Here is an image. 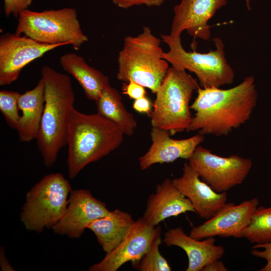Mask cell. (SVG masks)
Returning a JSON list of instances; mask_svg holds the SVG:
<instances>
[{
  "label": "cell",
  "instance_id": "1",
  "mask_svg": "<svg viewBox=\"0 0 271 271\" xmlns=\"http://www.w3.org/2000/svg\"><path fill=\"white\" fill-rule=\"evenodd\" d=\"M197 91V96L190 105L195 113L187 132L226 136L250 119L257 104L258 93L252 75L229 89L200 87Z\"/></svg>",
  "mask_w": 271,
  "mask_h": 271
},
{
  "label": "cell",
  "instance_id": "2",
  "mask_svg": "<svg viewBox=\"0 0 271 271\" xmlns=\"http://www.w3.org/2000/svg\"><path fill=\"white\" fill-rule=\"evenodd\" d=\"M124 134L119 126L100 114H85L74 107L66 136L69 177L75 178L86 166L118 148Z\"/></svg>",
  "mask_w": 271,
  "mask_h": 271
},
{
  "label": "cell",
  "instance_id": "3",
  "mask_svg": "<svg viewBox=\"0 0 271 271\" xmlns=\"http://www.w3.org/2000/svg\"><path fill=\"white\" fill-rule=\"evenodd\" d=\"M41 74L45 84V105L36 140L44 164L49 167L55 164L59 152L66 145L75 94L68 75L47 65L42 67Z\"/></svg>",
  "mask_w": 271,
  "mask_h": 271
},
{
  "label": "cell",
  "instance_id": "4",
  "mask_svg": "<svg viewBox=\"0 0 271 271\" xmlns=\"http://www.w3.org/2000/svg\"><path fill=\"white\" fill-rule=\"evenodd\" d=\"M161 43L148 26L136 36L125 37L118 56L117 79L132 80L156 93L169 68Z\"/></svg>",
  "mask_w": 271,
  "mask_h": 271
},
{
  "label": "cell",
  "instance_id": "5",
  "mask_svg": "<svg viewBox=\"0 0 271 271\" xmlns=\"http://www.w3.org/2000/svg\"><path fill=\"white\" fill-rule=\"evenodd\" d=\"M199 87L197 79L186 70L169 67L156 92L149 115L152 126L168 130L171 136L186 131L192 118L190 101Z\"/></svg>",
  "mask_w": 271,
  "mask_h": 271
},
{
  "label": "cell",
  "instance_id": "6",
  "mask_svg": "<svg viewBox=\"0 0 271 271\" xmlns=\"http://www.w3.org/2000/svg\"><path fill=\"white\" fill-rule=\"evenodd\" d=\"M163 41L169 48L164 52L163 59L176 69L188 70L194 73L203 88L217 87L231 84L234 72L227 62L222 40L215 37L213 40L215 49L206 53L186 51L181 43V37L161 34Z\"/></svg>",
  "mask_w": 271,
  "mask_h": 271
},
{
  "label": "cell",
  "instance_id": "7",
  "mask_svg": "<svg viewBox=\"0 0 271 271\" xmlns=\"http://www.w3.org/2000/svg\"><path fill=\"white\" fill-rule=\"evenodd\" d=\"M17 34L25 35L39 43L65 46L78 50L88 41L71 8L35 12L26 9L18 16Z\"/></svg>",
  "mask_w": 271,
  "mask_h": 271
},
{
  "label": "cell",
  "instance_id": "8",
  "mask_svg": "<svg viewBox=\"0 0 271 271\" xmlns=\"http://www.w3.org/2000/svg\"><path fill=\"white\" fill-rule=\"evenodd\" d=\"M71 185L59 173L45 176L28 192L21 220L29 231L52 228L66 212Z\"/></svg>",
  "mask_w": 271,
  "mask_h": 271
},
{
  "label": "cell",
  "instance_id": "9",
  "mask_svg": "<svg viewBox=\"0 0 271 271\" xmlns=\"http://www.w3.org/2000/svg\"><path fill=\"white\" fill-rule=\"evenodd\" d=\"M188 160L201 179L218 193L241 184L252 166L249 159L236 155L219 156L200 145Z\"/></svg>",
  "mask_w": 271,
  "mask_h": 271
},
{
  "label": "cell",
  "instance_id": "10",
  "mask_svg": "<svg viewBox=\"0 0 271 271\" xmlns=\"http://www.w3.org/2000/svg\"><path fill=\"white\" fill-rule=\"evenodd\" d=\"M61 46L41 43L16 33L4 34L0 37V85L11 84L26 65Z\"/></svg>",
  "mask_w": 271,
  "mask_h": 271
},
{
  "label": "cell",
  "instance_id": "11",
  "mask_svg": "<svg viewBox=\"0 0 271 271\" xmlns=\"http://www.w3.org/2000/svg\"><path fill=\"white\" fill-rule=\"evenodd\" d=\"M258 205V200L256 197L237 205L226 203L211 218L192 227L189 235L198 240L216 236L241 238L242 232L249 223Z\"/></svg>",
  "mask_w": 271,
  "mask_h": 271
},
{
  "label": "cell",
  "instance_id": "12",
  "mask_svg": "<svg viewBox=\"0 0 271 271\" xmlns=\"http://www.w3.org/2000/svg\"><path fill=\"white\" fill-rule=\"evenodd\" d=\"M109 212L106 204L89 190H72L66 212L52 229L55 233L78 238L91 222Z\"/></svg>",
  "mask_w": 271,
  "mask_h": 271
},
{
  "label": "cell",
  "instance_id": "13",
  "mask_svg": "<svg viewBox=\"0 0 271 271\" xmlns=\"http://www.w3.org/2000/svg\"><path fill=\"white\" fill-rule=\"evenodd\" d=\"M161 234L160 226L148 223L143 217L136 222L127 236L99 262L90 266V271H116L127 262L139 259L147 251L154 238Z\"/></svg>",
  "mask_w": 271,
  "mask_h": 271
},
{
  "label": "cell",
  "instance_id": "14",
  "mask_svg": "<svg viewBox=\"0 0 271 271\" xmlns=\"http://www.w3.org/2000/svg\"><path fill=\"white\" fill-rule=\"evenodd\" d=\"M227 3V0H181L174 7L170 35L181 37L186 31L194 39H209L211 30L208 21Z\"/></svg>",
  "mask_w": 271,
  "mask_h": 271
},
{
  "label": "cell",
  "instance_id": "15",
  "mask_svg": "<svg viewBox=\"0 0 271 271\" xmlns=\"http://www.w3.org/2000/svg\"><path fill=\"white\" fill-rule=\"evenodd\" d=\"M150 134L152 145L139 158V165L142 170L155 164L171 163L179 158L188 160L204 140V136L199 133L185 139H173L170 138L168 130L154 127Z\"/></svg>",
  "mask_w": 271,
  "mask_h": 271
},
{
  "label": "cell",
  "instance_id": "16",
  "mask_svg": "<svg viewBox=\"0 0 271 271\" xmlns=\"http://www.w3.org/2000/svg\"><path fill=\"white\" fill-rule=\"evenodd\" d=\"M182 171L181 177L172 180L174 185L190 200L195 213L201 218L210 219L226 203V192L213 190L187 163Z\"/></svg>",
  "mask_w": 271,
  "mask_h": 271
},
{
  "label": "cell",
  "instance_id": "17",
  "mask_svg": "<svg viewBox=\"0 0 271 271\" xmlns=\"http://www.w3.org/2000/svg\"><path fill=\"white\" fill-rule=\"evenodd\" d=\"M195 212L190 200L175 187L172 180H164L157 185L148 198L143 218L156 226L165 219L187 212Z\"/></svg>",
  "mask_w": 271,
  "mask_h": 271
},
{
  "label": "cell",
  "instance_id": "18",
  "mask_svg": "<svg viewBox=\"0 0 271 271\" xmlns=\"http://www.w3.org/2000/svg\"><path fill=\"white\" fill-rule=\"evenodd\" d=\"M163 241L167 246H177L185 251L188 258L186 271H202L207 264L220 259L225 253L222 246L215 245L214 237L196 239L187 235L181 227L169 229Z\"/></svg>",
  "mask_w": 271,
  "mask_h": 271
},
{
  "label": "cell",
  "instance_id": "19",
  "mask_svg": "<svg viewBox=\"0 0 271 271\" xmlns=\"http://www.w3.org/2000/svg\"><path fill=\"white\" fill-rule=\"evenodd\" d=\"M18 103L22 111L16 128L19 140L26 143L36 140L45 105V84L42 78L33 89L20 94Z\"/></svg>",
  "mask_w": 271,
  "mask_h": 271
},
{
  "label": "cell",
  "instance_id": "20",
  "mask_svg": "<svg viewBox=\"0 0 271 271\" xmlns=\"http://www.w3.org/2000/svg\"><path fill=\"white\" fill-rule=\"evenodd\" d=\"M136 221L128 212L116 209L91 222V230L105 253H108L124 239Z\"/></svg>",
  "mask_w": 271,
  "mask_h": 271
},
{
  "label": "cell",
  "instance_id": "21",
  "mask_svg": "<svg viewBox=\"0 0 271 271\" xmlns=\"http://www.w3.org/2000/svg\"><path fill=\"white\" fill-rule=\"evenodd\" d=\"M60 63L83 88L86 97L96 101L102 90L109 85L108 77L89 65L84 58L74 53H68L60 58Z\"/></svg>",
  "mask_w": 271,
  "mask_h": 271
},
{
  "label": "cell",
  "instance_id": "22",
  "mask_svg": "<svg viewBox=\"0 0 271 271\" xmlns=\"http://www.w3.org/2000/svg\"><path fill=\"white\" fill-rule=\"evenodd\" d=\"M97 113L112 121L130 136L133 133L137 122L133 114L125 107L118 91L110 85L101 91L95 101Z\"/></svg>",
  "mask_w": 271,
  "mask_h": 271
},
{
  "label": "cell",
  "instance_id": "23",
  "mask_svg": "<svg viewBox=\"0 0 271 271\" xmlns=\"http://www.w3.org/2000/svg\"><path fill=\"white\" fill-rule=\"evenodd\" d=\"M242 236L251 243H271V206L257 207L249 223L243 229Z\"/></svg>",
  "mask_w": 271,
  "mask_h": 271
},
{
  "label": "cell",
  "instance_id": "24",
  "mask_svg": "<svg viewBox=\"0 0 271 271\" xmlns=\"http://www.w3.org/2000/svg\"><path fill=\"white\" fill-rule=\"evenodd\" d=\"M162 243L161 234L153 240L147 251L138 260L131 262L133 268L140 271H171L172 268L161 254L159 247Z\"/></svg>",
  "mask_w": 271,
  "mask_h": 271
},
{
  "label": "cell",
  "instance_id": "25",
  "mask_svg": "<svg viewBox=\"0 0 271 271\" xmlns=\"http://www.w3.org/2000/svg\"><path fill=\"white\" fill-rule=\"evenodd\" d=\"M20 95L16 91H0V110L9 126L15 129L21 117L18 103Z\"/></svg>",
  "mask_w": 271,
  "mask_h": 271
},
{
  "label": "cell",
  "instance_id": "26",
  "mask_svg": "<svg viewBox=\"0 0 271 271\" xmlns=\"http://www.w3.org/2000/svg\"><path fill=\"white\" fill-rule=\"evenodd\" d=\"M251 253L252 255L266 260V264L259 269V271H271V243L255 244L252 247Z\"/></svg>",
  "mask_w": 271,
  "mask_h": 271
},
{
  "label": "cell",
  "instance_id": "27",
  "mask_svg": "<svg viewBox=\"0 0 271 271\" xmlns=\"http://www.w3.org/2000/svg\"><path fill=\"white\" fill-rule=\"evenodd\" d=\"M4 11L6 16L13 15L18 17L22 11L28 9L33 0H4Z\"/></svg>",
  "mask_w": 271,
  "mask_h": 271
},
{
  "label": "cell",
  "instance_id": "28",
  "mask_svg": "<svg viewBox=\"0 0 271 271\" xmlns=\"http://www.w3.org/2000/svg\"><path fill=\"white\" fill-rule=\"evenodd\" d=\"M143 86L130 80L123 83L122 86V93L127 95L134 100L146 96V92Z\"/></svg>",
  "mask_w": 271,
  "mask_h": 271
},
{
  "label": "cell",
  "instance_id": "29",
  "mask_svg": "<svg viewBox=\"0 0 271 271\" xmlns=\"http://www.w3.org/2000/svg\"><path fill=\"white\" fill-rule=\"evenodd\" d=\"M165 0H113L112 2L118 7L127 9L134 6L144 5L148 7L161 6Z\"/></svg>",
  "mask_w": 271,
  "mask_h": 271
},
{
  "label": "cell",
  "instance_id": "30",
  "mask_svg": "<svg viewBox=\"0 0 271 271\" xmlns=\"http://www.w3.org/2000/svg\"><path fill=\"white\" fill-rule=\"evenodd\" d=\"M152 107L153 104L146 96L134 100L132 104V108L134 110L140 113L148 114L149 116L153 110Z\"/></svg>",
  "mask_w": 271,
  "mask_h": 271
},
{
  "label": "cell",
  "instance_id": "31",
  "mask_svg": "<svg viewBox=\"0 0 271 271\" xmlns=\"http://www.w3.org/2000/svg\"><path fill=\"white\" fill-rule=\"evenodd\" d=\"M228 269L224 263L219 259H216L207 264L202 271H227Z\"/></svg>",
  "mask_w": 271,
  "mask_h": 271
},
{
  "label": "cell",
  "instance_id": "32",
  "mask_svg": "<svg viewBox=\"0 0 271 271\" xmlns=\"http://www.w3.org/2000/svg\"><path fill=\"white\" fill-rule=\"evenodd\" d=\"M0 265L2 270L3 271L15 270V269L13 268V267L11 266V265L10 264V263L7 259L5 253L4 249L2 246L1 247L0 251Z\"/></svg>",
  "mask_w": 271,
  "mask_h": 271
},
{
  "label": "cell",
  "instance_id": "33",
  "mask_svg": "<svg viewBox=\"0 0 271 271\" xmlns=\"http://www.w3.org/2000/svg\"><path fill=\"white\" fill-rule=\"evenodd\" d=\"M247 9L250 11L251 10L250 0H244Z\"/></svg>",
  "mask_w": 271,
  "mask_h": 271
},
{
  "label": "cell",
  "instance_id": "34",
  "mask_svg": "<svg viewBox=\"0 0 271 271\" xmlns=\"http://www.w3.org/2000/svg\"><path fill=\"white\" fill-rule=\"evenodd\" d=\"M112 1L113 2V0H112Z\"/></svg>",
  "mask_w": 271,
  "mask_h": 271
}]
</instances>
